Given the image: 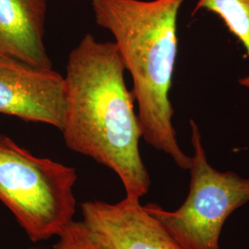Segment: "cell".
<instances>
[{
	"instance_id": "cell-1",
	"label": "cell",
	"mask_w": 249,
	"mask_h": 249,
	"mask_svg": "<svg viewBox=\"0 0 249 249\" xmlns=\"http://www.w3.org/2000/svg\"><path fill=\"white\" fill-rule=\"evenodd\" d=\"M124 71L114 42L83 36L68 58V112L61 132L69 149L114 171L125 196L141 199L151 178L140 151L142 132Z\"/></svg>"
},
{
	"instance_id": "cell-2",
	"label": "cell",
	"mask_w": 249,
	"mask_h": 249,
	"mask_svg": "<svg viewBox=\"0 0 249 249\" xmlns=\"http://www.w3.org/2000/svg\"><path fill=\"white\" fill-rule=\"evenodd\" d=\"M186 0H90L99 27L115 38L133 81L142 138L188 170L191 156L180 148L170 99L178 51V19Z\"/></svg>"
},
{
	"instance_id": "cell-3",
	"label": "cell",
	"mask_w": 249,
	"mask_h": 249,
	"mask_svg": "<svg viewBox=\"0 0 249 249\" xmlns=\"http://www.w3.org/2000/svg\"><path fill=\"white\" fill-rule=\"evenodd\" d=\"M75 168L42 158L0 133V201L32 242L58 236L74 221Z\"/></svg>"
},
{
	"instance_id": "cell-4",
	"label": "cell",
	"mask_w": 249,
	"mask_h": 249,
	"mask_svg": "<svg viewBox=\"0 0 249 249\" xmlns=\"http://www.w3.org/2000/svg\"><path fill=\"white\" fill-rule=\"evenodd\" d=\"M189 124L194 153L188 169L190 184L185 202L174 212L154 203L144 208L182 249H220V236L227 218L249 202V178L212 166L198 125L193 119Z\"/></svg>"
},
{
	"instance_id": "cell-5",
	"label": "cell",
	"mask_w": 249,
	"mask_h": 249,
	"mask_svg": "<svg viewBox=\"0 0 249 249\" xmlns=\"http://www.w3.org/2000/svg\"><path fill=\"white\" fill-rule=\"evenodd\" d=\"M67 112L68 88L60 73L0 58V114L61 131Z\"/></svg>"
},
{
	"instance_id": "cell-6",
	"label": "cell",
	"mask_w": 249,
	"mask_h": 249,
	"mask_svg": "<svg viewBox=\"0 0 249 249\" xmlns=\"http://www.w3.org/2000/svg\"><path fill=\"white\" fill-rule=\"evenodd\" d=\"M80 209L81 221L107 249H182L140 199L87 201Z\"/></svg>"
},
{
	"instance_id": "cell-7",
	"label": "cell",
	"mask_w": 249,
	"mask_h": 249,
	"mask_svg": "<svg viewBox=\"0 0 249 249\" xmlns=\"http://www.w3.org/2000/svg\"><path fill=\"white\" fill-rule=\"evenodd\" d=\"M46 0H0V58L52 69L45 45Z\"/></svg>"
},
{
	"instance_id": "cell-8",
	"label": "cell",
	"mask_w": 249,
	"mask_h": 249,
	"mask_svg": "<svg viewBox=\"0 0 249 249\" xmlns=\"http://www.w3.org/2000/svg\"><path fill=\"white\" fill-rule=\"evenodd\" d=\"M207 10L217 15L245 47L249 58V0H197L193 15ZM239 85L249 90V71Z\"/></svg>"
},
{
	"instance_id": "cell-9",
	"label": "cell",
	"mask_w": 249,
	"mask_h": 249,
	"mask_svg": "<svg viewBox=\"0 0 249 249\" xmlns=\"http://www.w3.org/2000/svg\"><path fill=\"white\" fill-rule=\"evenodd\" d=\"M57 237L53 249H107L82 221H73Z\"/></svg>"
}]
</instances>
